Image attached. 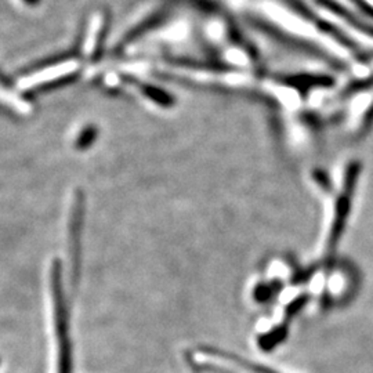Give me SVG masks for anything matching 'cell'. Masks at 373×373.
<instances>
[{
    "instance_id": "6da1fadb",
    "label": "cell",
    "mask_w": 373,
    "mask_h": 373,
    "mask_svg": "<svg viewBox=\"0 0 373 373\" xmlns=\"http://www.w3.org/2000/svg\"><path fill=\"white\" fill-rule=\"evenodd\" d=\"M50 292L53 303L54 336L57 345V373L74 372V345L71 339V325L68 306L62 287L61 263L54 261L50 268Z\"/></svg>"
},
{
    "instance_id": "7a4b0ae2",
    "label": "cell",
    "mask_w": 373,
    "mask_h": 373,
    "mask_svg": "<svg viewBox=\"0 0 373 373\" xmlns=\"http://www.w3.org/2000/svg\"><path fill=\"white\" fill-rule=\"evenodd\" d=\"M285 1H287V4H289V7H292L299 16H302L303 18H306L307 21H310L311 24H314L316 28L321 29L322 32H325V33H328L329 36L335 38L340 45H343L345 47H348L355 56L365 58V59H367V58L369 59V56L364 54V52L360 49V46L355 45L348 36H345L342 30H339L336 27H333L332 24H329V23L321 20V18H319L318 16H316L314 13H311V11H310L303 3H300V1H297V0H285Z\"/></svg>"
},
{
    "instance_id": "3957f363",
    "label": "cell",
    "mask_w": 373,
    "mask_h": 373,
    "mask_svg": "<svg viewBox=\"0 0 373 373\" xmlns=\"http://www.w3.org/2000/svg\"><path fill=\"white\" fill-rule=\"evenodd\" d=\"M251 23H252V25H253L255 28L258 29L260 32H263V33L267 35V36L274 38L275 40L281 42L282 45H287V46H290V47H293V49H302V52H306L307 54H311V56H314V57L323 58V59H326V62H331L332 65L338 67V62H336V61H333L332 58L329 57L328 54H325L321 49H318L314 45L307 43V42H302V40H299L297 38L289 36L287 33L282 32L281 29L277 28V27H274V25H271V24H268V23H265V21H261V20H258V18H252Z\"/></svg>"
},
{
    "instance_id": "277c9868",
    "label": "cell",
    "mask_w": 373,
    "mask_h": 373,
    "mask_svg": "<svg viewBox=\"0 0 373 373\" xmlns=\"http://www.w3.org/2000/svg\"><path fill=\"white\" fill-rule=\"evenodd\" d=\"M78 69V62L75 59H68L65 62L56 64L52 67H47L42 71H38L27 78L23 79L21 86L23 87H35L40 85H46L49 82H53L59 78H64L69 74H74Z\"/></svg>"
},
{
    "instance_id": "5b68a950",
    "label": "cell",
    "mask_w": 373,
    "mask_h": 373,
    "mask_svg": "<svg viewBox=\"0 0 373 373\" xmlns=\"http://www.w3.org/2000/svg\"><path fill=\"white\" fill-rule=\"evenodd\" d=\"M316 3L322 7H325L326 10H329L331 13H335L336 16H339L340 18H343L347 24H350L351 27H354L369 36H373V27L364 23L362 20H360L358 17H355L350 10H347L343 7L340 3L335 1V0H316Z\"/></svg>"
},
{
    "instance_id": "8992f818",
    "label": "cell",
    "mask_w": 373,
    "mask_h": 373,
    "mask_svg": "<svg viewBox=\"0 0 373 373\" xmlns=\"http://www.w3.org/2000/svg\"><path fill=\"white\" fill-rule=\"evenodd\" d=\"M104 16L101 13H97L91 17L88 29H87L86 40L84 45V52L86 56H93L97 52L103 29H104Z\"/></svg>"
},
{
    "instance_id": "52a82bcc",
    "label": "cell",
    "mask_w": 373,
    "mask_h": 373,
    "mask_svg": "<svg viewBox=\"0 0 373 373\" xmlns=\"http://www.w3.org/2000/svg\"><path fill=\"white\" fill-rule=\"evenodd\" d=\"M96 137H97V129L94 126H87L86 129H84L82 133L78 136L76 147L81 149H85L94 143Z\"/></svg>"
},
{
    "instance_id": "ba28073f",
    "label": "cell",
    "mask_w": 373,
    "mask_h": 373,
    "mask_svg": "<svg viewBox=\"0 0 373 373\" xmlns=\"http://www.w3.org/2000/svg\"><path fill=\"white\" fill-rule=\"evenodd\" d=\"M362 13H365L368 17H371V18H373V7L369 4V3H367L365 0H351Z\"/></svg>"
},
{
    "instance_id": "9c48e42d",
    "label": "cell",
    "mask_w": 373,
    "mask_h": 373,
    "mask_svg": "<svg viewBox=\"0 0 373 373\" xmlns=\"http://www.w3.org/2000/svg\"><path fill=\"white\" fill-rule=\"evenodd\" d=\"M21 1H24V3H27V4H29V6H32V4H35V3H38V0H21Z\"/></svg>"
}]
</instances>
